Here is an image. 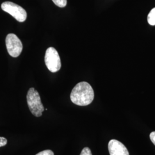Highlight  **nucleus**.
Instances as JSON below:
<instances>
[{
	"instance_id": "nucleus-1",
	"label": "nucleus",
	"mask_w": 155,
	"mask_h": 155,
	"mask_svg": "<svg viewBox=\"0 0 155 155\" xmlns=\"http://www.w3.org/2000/svg\"><path fill=\"white\" fill-rule=\"evenodd\" d=\"M94 90L89 83L81 82L72 89L70 99L72 103L78 106L89 105L94 100Z\"/></svg>"
},
{
	"instance_id": "nucleus-2",
	"label": "nucleus",
	"mask_w": 155,
	"mask_h": 155,
	"mask_svg": "<svg viewBox=\"0 0 155 155\" xmlns=\"http://www.w3.org/2000/svg\"><path fill=\"white\" fill-rule=\"evenodd\" d=\"M27 101L29 109L35 116L39 117L42 116V113L45 110L39 93L33 87L28 90L27 95Z\"/></svg>"
},
{
	"instance_id": "nucleus-3",
	"label": "nucleus",
	"mask_w": 155,
	"mask_h": 155,
	"mask_svg": "<svg viewBox=\"0 0 155 155\" xmlns=\"http://www.w3.org/2000/svg\"><path fill=\"white\" fill-rule=\"evenodd\" d=\"M1 9L11 15L18 22H24L27 19V12L21 6L16 4L6 1L1 4Z\"/></svg>"
},
{
	"instance_id": "nucleus-4",
	"label": "nucleus",
	"mask_w": 155,
	"mask_h": 155,
	"mask_svg": "<svg viewBox=\"0 0 155 155\" xmlns=\"http://www.w3.org/2000/svg\"><path fill=\"white\" fill-rule=\"evenodd\" d=\"M45 60V65L51 72H57L61 69V58L55 48L50 47L47 50Z\"/></svg>"
},
{
	"instance_id": "nucleus-5",
	"label": "nucleus",
	"mask_w": 155,
	"mask_h": 155,
	"mask_svg": "<svg viewBox=\"0 0 155 155\" xmlns=\"http://www.w3.org/2000/svg\"><path fill=\"white\" fill-rule=\"evenodd\" d=\"M6 49L10 55L17 58L20 55L22 51V43L15 34L9 33L5 40Z\"/></svg>"
},
{
	"instance_id": "nucleus-6",
	"label": "nucleus",
	"mask_w": 155,
	"mask_h": 155,
	"mask_svg": "<svg viewBox=\"0 0 155 155\" xmlns=\"http://www.w3.org/2000/svg\"><path fill=\"white\" fill-rule=\"evenodd\" d=\"M108 150L110 155H129L126 147L116 140H111L109 141Z\"/></svg>"
},
{
	"instance_id": "nucleus-7",
	"label": "nucleus",
	"mask_w": 155,
	"mask_h": 155,
	"mask_svg": "<svg viewBox=\"0 0 155 155\" xmlns=\"http://www.w3.org/2000/svg\"><path fill=\"white\" fill-rule=\"evenodd\" d=\"M147 20L150 25H155V8L150 12L148 15Z\"/></svg>"
},
{
	"instance_id": "nucleus-8",
	"label": "nucleus",
	"mask_w": 155,
	"mask_h": 155,
	"mask_svg": "<svg viewBox=\"0 0 155 155\" xmlns=\"http://www.w3.org/2000/svg\"><path fill=\"white\" fill-rule=\"evenodd\" d=\"M52 1L56 5L60 8H64L67 5V0H52Z\"/></svg>"
},
{
	"instance_id": "nucleus-9",
	"label": "nucleus",
	"mask_w": 155,
	"mask_h": 155,
	"mask_svg": "<svg viewBox=\"0 0 155 155\" xmlns=\"http://www.w3.org/2000/svg\"><path fill=\"white\" fill-rule=\"evenodd\" d=\"M36 155H54V153L51 150H45L39 152Z\"/></svg>"
},
{
	"instance_id": "nucleus-10",
	"label": "nucleus",
	"mask_w": 155,
	"mask_h": 155,
	"mask_svg": "<svg viewBox=\"0 0 155 155\" xmlns=\"http://www.w3.org/2000/svg\"><path fill=\"white\" fill-rule=\"evenodd\" d=\"M80 155H92L91 150L88 147H85L84 148Z\"/></svg>"
},
{
	"instance_id": "nucleus-11",
	"label": "nucleus",
	"mask_w": 155,
	"mask_h": 155,
	"mask_svg": "<svg viewBox=\"0 0 155 155\" xmlns=\"http://www.w3.org/2000/svg\"><path fill=\"white\" fill-rule=\"evenodd\" d=\"M7 140L3 137H0V147H4L7 144Z\"/></svg>"
},
{
	"instance_id": "nucleus-12",
	"label": "nucleus",
	"mask_w": 155,
	"mask_h": 155,
	"mask_svg": "<svg viewBox=\"0 0 155 155\" xmlns=\"http://www.w3.org/2000/svg\"><path fill=\"white\" fill-rule=\"evenodd\" d=\"M150 139L153 144L155 145V132H152L150 134Z\"/></svg>"
}]
</instances>
